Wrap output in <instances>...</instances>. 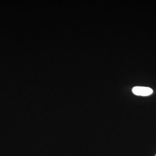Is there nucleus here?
Wrapping results in <instances>:
<instances>
[{
    "mask_svg": "<svg viewBox=\"0 0 156 156\" xmlns=\"http://www.w3.org/2000/svg\"><path fill=\"white\" fill-rule=\"evenodd\" d=\"M132 92L135 95L146 96L152 94L153 91L149 87H136L133 88Z\"/></svg>",
    "mask_w": 156,
    "mask_h": 156,
    "instance_id": "obj_1",
    "label": "nucleus"
}]
</instances>
